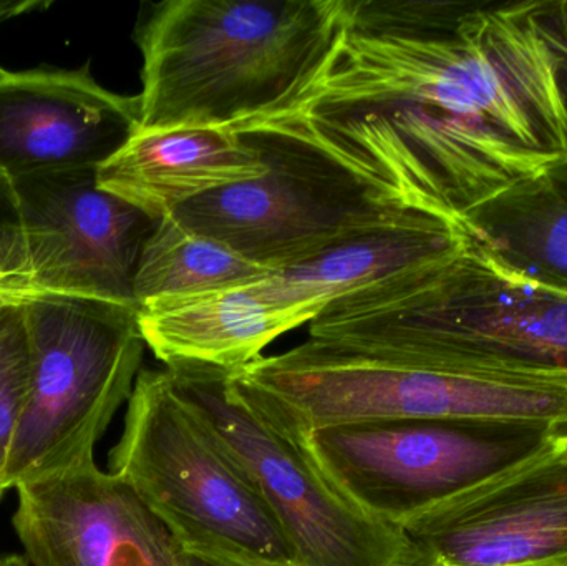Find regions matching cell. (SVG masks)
<instances>
[{
	"mask_svg": "<svg viewBox=\"0 0 567 566\" xmlns=\"http://www.w3.org/2000/svg\"><path fill=\"white\" fill-rule=\"evenodd\" d=\"M261 153L228 128L136 130L96 168L100 188L153 218L265 175Z\"/></svg>",
	"mask_w": 567,
	"mask_h": 566,
	"instance_id": "9a60e30c",
	"label": "cell"
},
{
	"mask_svg": "<svg viewBox=\"0 0 567 566\" xmlns=\"http://www.w3.org/2000/svg\"><path fill=\"white\" fill-rule=\"evenodd\" d=\"M16 491L12 524L32 566H179L168 527L95 459Z\"/></svg>",
	"mask_w": 567,
	"mask_h": 566,
	"instance_id": "7c38bea8",
	"label": "cell"
},
{
	"mask_svg": "<svg viewBox=\"0 0 567 566\" xmlns=\"http://www.w3.org/2000/svg\"><path fill=\"white\" fill-rule=\"evenodd\" d=\"M271 272L169 215L159 219L143 246L135 276L136 306L249 285Z\"/></svg>",
	"mask_w": 567,
	"mask_h": 566,
	"instance_id": "ac0fdd59",
	"label": "cell"
},
{
	"mask_svg": "<svg viewBox=\"0 0 567 566\" xmlns=\"http://www.w3.org/2000/svg\"><path fill=\"white\" fill-rule=\"evenodd\" d=\"M465 222L519 271L567 289V198L548 173L499 193Z\"/></svg>",
	"mask_w": 567,
	"mask_h": 566,
	"instance_id": "e0dca14e",
	"label": "cell"
},
{
	"mask_svg": "<svg viewBox=\"0 0 567 566\" xmlns=\"http://www.w3.org/2000/svg\"><path fill=\"white\" fill-rule=\"evenodd\" d=\"M258 282L140 306L145 346L165 366L236 371L251 364L279 336L297 328L289 315L262 296Z\"/></svg>",
	"mask_w": 567,
	"mask_h": 566,
	"instance_id": "2e32d148",
	"label": "cell"
},
{
	"mask_svg": "<svg viewBox=\"0 0 567 566\" xmlns=\"http://www.w3.org/2000/svg\"><path fill=\"white\" fill-rule=\"evenodd\" d=\"M350 0H165L136 29L140 130L228 128L290 115L322 75Z\"/></svg>",
	"mask_w": 567,
	"mask_h": 566,
	"instance_id": "7a4b0ae2",
	"label": "cell"
},
{
	"mask_svg": "<svg viewBox=\"0 0 567 566\" xmlns=\"http://www.w3.org/2000/svg\"><path fill=\"white\" fill-rule=\"evenodd\" d=\"M140 128L138 95L80 69H0V169L12 176L99 168Z\"/></svg>",
	"mask_w": 567,
	"mask_h": 566,
	"instance_id": "4fadbf2b",
	"label": "cell"
},
{
	"mask_svg": "<svg viewBox=\"0 0 567 566\" xmlns=\"http://www.w3.org/2000/svg\"><path fill=\"white\" fill-rule=\"evenodd\" d=\"M32 381V356L22 306L0 311V498L17 429L22 421Z\"/></svg>",
	"mask_w": 567,
	"mask_h": 566,
	"instance_id": "d6986e66",
	"label": "cell"
},
{
	"mask_svg": "<svg viewBox=\"0 0 567 566\" xmlns=\"http://www.w3.org/2000/svg\"><path fill=\"white\" fill-rule=\"evenodd\" d=\"M546 12L551 25L559 92H561L567 120V0H546Z\"/></svg>",
	"mask_w": 567,
	"mask_h": 566,
	"instance_id": "44dd1931",
	"label": "cell"
},
{
	"mask_svg": "<svg viewBox=\"0 0 567 566\" xmlns=\"http://www.w3.org/2000/svg\"><path fill=\"white\" fill-rule=\"evenodd\" d=\"M40 6H42V3L33 2V0H27V2H7V0H0V22L9 19V17L27 12V10L30 9H40Z\"/></svg>",
	"mask_w": 567,
	"mask_h": 566,
	"instance_id": "603a6c76",
	"label": "cell"
},
{
	"mask_svg": "<svg viewBox=\"0 0 567 566\" xmlns=\"http://www.w3.org/2000/svg\"><path fill=\"white\" fill-rule=\"evenodd\" d=\"M309 338L567 374V289L519 271L472 231L456 258L327 306Z\"/></svg>",
	"mask_w": 567,
	"mask_h": 566,
	"instance_id": "277c9868",
	"label": "cell"
},
{
	"mask_svg": "<svg viewBox=\"0 0 567 566\" xmlns=\"http://www.w3.org/2000/svg\"><path fill=\"white\" fill-rule=\"evenodd\" d=\"M409 566H567V449L405 528Z\"/></svg>",
	"mask_w": 567,
	"mask_h": 566,
	"instance_id": "8fae6325",
	"label": "cell"
},
{
	"mask_svg": "<svg viewBox=\"0 0 567 566\" xmlns=\"http://www.w3.org/2000/svg\"><path fill=\"white\" fill-rule=\"evenodd\" d=\"M546 173H548L553 183L558 186L559 192L567 198V158L559 162L558 165L551 166Z\"/></svg>",
	"mask_w": 567,
	"mask_h": 566,
	"instance_id": "cb8c5ba5",
	"label": "cell"
},
{
	"mask_svg": "<svg viewBox=\"0 0 567 566\" xmlns=\"http://www.w3.org/2000/svg\"><path fill=\"white\" fill-rule=\"evenodd\" d=\"M178 548L179 566H261L235 555L206 550V548L182 547V545H178Z\"/></svg>",
	"mask_w": 567,
	"mask_h": 566,
	"instance_id": "7402d4cb",
	"label": "cell"
},
{
	"mask_svg": "<svg viewBox=\"0 0 567 566\" xmlns=\"http://www.w3.org/2000/svg\"><path fill=\"white\" fill-rule=\"evenodd\" d=\"M238 133L261 153L265 175L199 196L172 216L265 268H292L409 212L327 155L293 116Z\"/></svg>",
	"mask_w": 567,
	"mask_h": 566,
	"instance_id": "9c48e42d",
	"label": "cell"
},
{
	"mask_svg": "<svg viewBox=\"0 0 567 566\" xmlns=\"http://www.w3.org/2000/svg\"><path fill=\"white\" fill-rule=\"evenodd\" d=\"M110 472L182 547L261 566H297L255 482L179 394L168 368L136 375Z\"/></svg>",
	"mask_w": 567,
	"mask_h": 566,
	"instance_id": "5b68a950",
	"label": "cell"
},
{
	"mask_svg": "<svg viewBox=\"0 0 567 566\" xmlns=\"http://www.w3.org/2000/svg\"><path fill=\"white\" fill-rule=\"evenodd\" d=\"M32 289L138 309L135 276L159 219L100 188L96 168L16 178Z\"/></svg>",
	"mask_w": 567,
	"mask_h": 566,
	"instance_id": "30bf717a",
	"label": "cell"
},
{
	"mask_svg": "<svg viewBox=\"0 0 567 566\" xmlns=\"http://www.w3.org/2000/svg\"><path fill=\"white\" fill-rule=\"evenodd\" d=\"M0 289L40 296L32 289L29 241L16 179L0 169Z\"/></svg>",
	"mask_w": 567,
	"mask_h": 566,
	"instance_id": "ffe728a7",
	"label": "cell"
},
{
	"mask_svg": "<svg viewBox=\"0 0 567 566\" xmlns=\"http://www.w3.org/2000/svg\"><path fill=\"white\" fill-rule=\"evenodd\" d=\"M470 239L465 219L409 209L316 258L271 272L258 288L300 328L340 299L456 258Z\"/></svg>",
	"mask_w": 567,
	"mask_h": 566,
	"instance_id": "5bb4252c",
	"label": "cell"
},
{
	"mask_svg": "<svg viewBox=\"0 0 567 566\" xmlns=\"http://www.w3.org/2000/svg\"><path fill=\"white\" fill-rule=\"evenodd\" d=\"M176 389L248 472L297 566H409L405 532L353 504L302 438L233 371L165 366Z\"/></svg>",
	"mask_w": 567,
	"mask_h": 566,
	"instance_id": "ba28073f",
	"label": "cell"
},
{
	"mask_svg": "<svg viewBox=\"0 0 567 566\" xmlns=\"http://www.w3.org/2000/svg\"><path fill=\"white\" fill-rule=\"evenodd\" d=\"M35 298V296L23 295V292H12L6 291V289H0V311L3 309L12 308V306H22L25 305L30 299Z\"/></svg>",
	"mask_w": 567,
	"mask_h": 566,
	"instance_id": "d4e9b609",
	"label": "cell"
},
{
	"mask_svg": "<svg viewBox=\"0 0 567 566\" xmlns=\"http://www.w3.org/2000/svg\"><path fill=\"white\" fill-rule=\"evenodd\" d=\"M327 477L367 514L405 531L499 475L567 449V425L382 419L300 435Z\"/></svg>",
	"mask_w": 567,
	"mask_h": 566,
	"instance_id": "8992f818",
	"label": "cell"
},
{
	"mask_svg": "<svg viewBox=\"0 0 567 566\" xmlns=\"http://www.w3.org/2000/svg\"><path fill=\"white\" fill-rule=\"evenodd\" d=\"M299 435L349 422L567 425V374L307 339L233 371Z\"/></svg>",
	"mask_w": 567,
	"mask_h": 566,
	"instance_id": "3957f363",
	"label": "cell"
},
{
	"mask_svg": "<svg viewBox=\"0 0 567 566\" xmlns=\"http://www.w3.org/2000/svg\"><path fill=\"white\" fill-rule=\"evenodd\" d=\"M0 566H32L27 558L20 555H3L0 557Z\"/></svg>",
	"mask_w": 567,
	"mask_h": 566,
	"instance_id": "484cf974",
	"label": "cell"
},
{
	"mask_svg": "<svg viewBox=\"0 0 567 566\" xmlns=\"http://www.w3.org/2000/svg\"><path fill=\"white\" fill-rule=\"evenodd\" d=\"M289 116L390 205L465 219L567 158L546 0H350Z\"/></svg>",
	"mask_w": 567,
	"mask_h": 566,
	"instance_id": "6da1fadb",
	"label": "cell"
},
{
	"mask_svg": "<svg viewBox=\"0 0 567 566\" xmlns=\"http://www.w3.org/2000/svg\"><path fill=\"white\" fill-rule=\"evenodd\" d=\"M23 312L32 381L7 491L93 461L96 442L132 395L145 349L138 309L130 306L35 296Z\"/></svg>",
	"mask_w": 567,
	"mask_h": 566,
	"instance_id": "52a82bcc",
	"label": "cell"
}]
</instances>
